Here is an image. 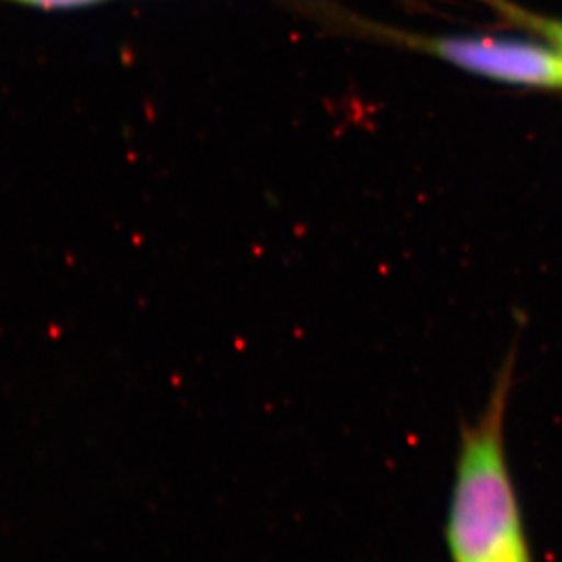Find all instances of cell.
<instances>
[{"label": "cell", "instance_id": "cell-1", "mask_svg": "<svg viewBox=\"0 0 562 562\" xmlns=\"http://www.w3.org/2000/svg\"><path fill=\"white\" fill-rule=\"evenodd\" d=\"M512 373L514 355L481 417L460 432L446 520L451 562H533L504 438Z\"/></svg>", "mask_w": 562, "mask_h": 562}, {"label": "cell", "instance_id": "cell-2", "mask_svg": "<svg viewBox=\"0 0 562 562\" xmlns=\"http://www.w3.org/2000/svg\"><path fill=\"white\" fill-rule=\"evenodd\" d=\"M413 48L437 55L462 70L495 81L536 88H562V54L520 38L457 35L401 37Z\"/></svg>", "mask_w": 562, "mask_h": 562}, {"label": "cell", "instance_id": "cell-3", "mask_svg": "<svg viewBox=\"0 0 562 562\" xmlns=\"http://www.w3.org/2000/svg\"><path fill=\"white\" fill-rule=\"evenodd\" d=\"M498 11H503L504 16H508L514 22H519L525 27H530L531 32L539 33L542 37L555 46L559 54H562V21H550V19H542L539 15H531L528 11L515 8L508 4L506 0H490Z\"/></svg>", "mask_w": 562, "mask_h": 562}, {"label": "cell", "instance_id": "cell-4", "mask_svg": "<svg viewBox=\"0 0 562 562\" xmlns=\"http://www.w3.org/2000/svg\"><path fill=\"white\" fill-rule=\"evenodd\" d=\"M32 4L46 5V8H63V5L90 4L95 0H26Z\"/></svg>", "mask_w": 562, "mask_h": 562}, {"label": "cell", "instance_id": "cell-5", "mask_svg": "<svg viewBox=\"0 0 562 562\" xmlns=\"http://www.w3.org/2000/svg\"><path fill=\"white\" fill-rule=\"evenodd\" d=\"M24 2H26V0H24Z\"/></svg>", "mask_w": 562, "mask_h": 562}]
</instances>
